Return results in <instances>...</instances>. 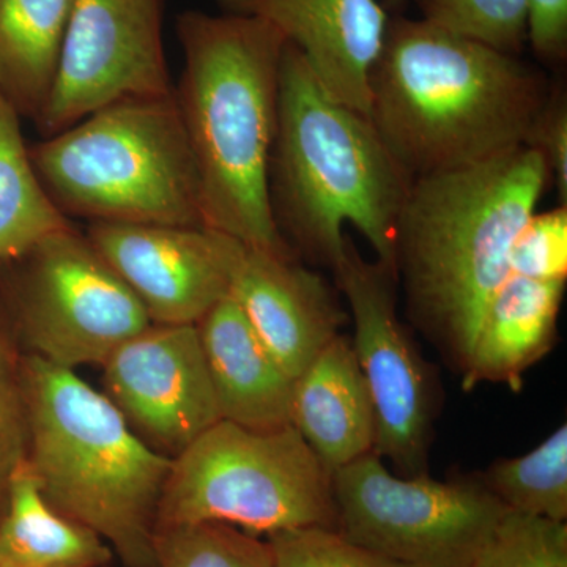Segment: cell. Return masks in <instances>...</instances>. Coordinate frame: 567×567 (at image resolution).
Instances as JSON below:
<instances>
[{"label":"cell","mask_w":567,"mask_h":567,"mask_svg":"<svg viewBox=\"0 0 567 567\" xmlns=\"http://www.w3.org/2000/svg\"><path fill=\"white\" fill-rule=\"evenodd\" d=\"M550 82L520 55L393 14L369 76L368 117L412 178L527 144Z\"/></svg>","instance_id":"obj_1"},{"label":"cell","mask_w":567,"mask_h":567,"mask_svg":"<svg viewBox=\"0 0 567 567\" xmlns=\"http://www.w3.org/2000/svg\"><path fill=\"white\" fill-rule=\"evenodd\" d=\"M550 183L543 155L522 145L410 185L394 233L395 279L410 319L461 375L509 276L514 238Z\"/></svg>","instance_id":"obj_2"},{"label":"cell","mask_w":567,"mask_h":567,"mask_svg":"<svg viewBox=\"0 0 567 567\" xmlns=\"http://www.w3.org/2000/svg\"><path fill=\"white\" fill-rule=\"evenodd\" d=\"M174 89L199 173L205 226L248 248L297 256L276 226L268 189L287 41L241 14L185 11Z\"/></svg>","instance_id":"obj_3"},{"label":"cell","mask_w":567,"mask_h":567,"mask_svg":"<svg viewBox=\"0 0 567 567\" xmlns=\"http://www.w3.org/2000/svg\"><path fill=\"white\" fill-rule=\"evenodd\" d=\"M413 178L363 112L324 91L287 43L268 189L286 244L333 271L350 224L394 271V233ZM395 275V274H394Z\"/></svg>","instance_id":"obj_4"},{"label":"cell","mask_w":567,"mask_h":567,"mask_svg":"<svg viewBox=\"0 0 567 567\" xmlns=\"http://www.w3.org/2000/svg\"><path fill=\"white\" fill-rule=\"evenodd\" d=\"M28 454L41 494L92 529L128 567H156L153 539L173 457L134 432L73 369L29 354L20 364Z\"/></svg>","instance_id":"obj_5"},{"label":"cell","mask_w":567,"mask_h":567,"mask_svg":"<svg viewBox=\"0 0 567 567\" xmlns=\"http://www.w3.org/2000/svg\"><path fill=\"white\" fill-rule=\"evenodd\" d=\"M66 216L207 227L199 173L175 93L112 103L31 151Z\"/></svg>","instance_id":"obj_6"},{"label":"cell","mask_w":567,"mask_h":567,"mask_svg":"<svg viewBox=\"0 0 567 567\" xmlns=\"http://www.w3.org/2000/svg\"><path fill=\"white\" fill-rule=\"evenodd\" d=\"M205 522L254 536L336 529L331 473L292 424L252 431L218 421L173 457L156 528Z\"/></svg>","instance_id":"obj_7"},{"label":"cell","mask_w":567,"mask_h":567,"mask_svg":"<svg viewBox=\"0 0 567 567\" xmlns=\"http://www.w3.org/2000/svg\"><path fill=\"white\" fill-rule=\"evenodd\" d=\"M336 529L412 567H470L507 507L480 477L394 475L374 451L331 475Z\"/></svg>","instance_id":"obj_8"},{"label":"cell","mask_w":567,"mask_h":567,"mask_svg":"<svg viewBox=\"0 0 567 567\" xmlns=\"http://www.w3.org/2000/svg\"><path fill=\"white\" fill-rule=\"evenodd\" d=\"M20 259L18 317L31 354L69 369L103 364L151 327L140 298L73 226L48 235Z\"/></svg>","instance_id":"obj_9"},{"label":"cell","mask_w":567,"mask_h":567,"mask_svg":"<svg viewBox=\"0 0 567 567\" xmlns=\"http://www.w3.org/2000/svg\"><path fill=\"white\" fill-rule=\"evenodd\" d=\"M352 315V344L374 404V453L399 476L429 475L434 440L436 385L434 369L421 357L398 316L393 270L364 259L347 237L333 270Z\"/></svg>","instance_id":"obj_10"},{"label":"cell","mask_w":567,"mask_h":567,"mask_svg":"<svg viewBox=\"0 0 567 567\" xmlns=\"http://www.w3.org/2000/svg\"><path fill=\"white\" fill-rule=\"evenodd\" d=\"M162 17L163 0H74L41 132L61 133L122 100L174 93Z\"/></svg>","instance_id":"obj_11"},{"label":"cell","mask_w":567,"mask_h":567,"mask_svg":"<svg viewBox=\"0 0 567 567\" xmlns=\"http://www.w3.org/2000/svg\"><path fill=\"white\" fill-rule=\"evenodd\" d=\"M87 238L158 324L199 323L230 297L246 251L212 227L92 223Z\"/></svg>","instance_id":"obj_12"},{"label":"cell","mask_w":567,"mask_h":567,"mask_svg":"<svg viewBox=\"0 0 567 567\" xmlns=\"http://www.w3.org/2000/svg\"><path fill=\"white\" fill-rule=\"evenodd\" d=\"M103 368L112 404L173 457L221 421L197 324L152 323Z\"/></svg>","instance_id":"obj_13"},{"label":"cell","mask_w":567,"mask_h":567,"mask_svg":"<svg viewBox=\"0 0 567 567\" xmlns=\"http://www.w3.org/2000/svg\"><path fill=\"white\" fill-rule=\"evenodd\" d=\"M224 13L259 18L303 55L338 102L368 115L369 76L391 14L380 0H218Z\"/></svg>","instance_id":"obj_14"},{"label":"cell","mask_w":567,"mask_h":567,"mask_svg":"<svg viewBox=\"0 0 567 567\" xmlns=\"http://www.w3.org/2000/svg\"><path fill=\"white\" fill-rule=\"evenodd\" d=\"M230 297L293 382L346 322L330 284L297 256L246 246Z\"/></svg>","instance_id":"obj_15"},{"label":"cell","mask_w":567,"mask_h":567,"mask_svg":"<svg viewBox=\"0 0 567 567\" xmlns=\"http://www.w3.org/2000/svg\"><path fill=\"white\" fill-rule=\"evenodd\" d=\"M221 420L276 431L292 424L293 380L227 297L197 323Z\"/></svg>","instance_id":"obj_16"},{"label":"cell","mask_w":567,"mask_h":567,"mask_svg":"<svg viewBox=\"0 0 567 567\" xmlns=\"http://www.w3.org/2000/svg\"><path fill=\"white\" fill-rule=\"evenodd\" d=\"M292 425L331 475L374 451L375 410L352 339L336 336L295 380Z\"/></svg>","instance_id":"obj_17"},{"label":"cell","mask_w":567,"mask_h":567,"mask_svg":"<svg viewBox=\"0 0 567 567\" xmlns=\"http://www.w3.org/2000/svg\"><path fill=\"white\" fill-rule=\"evenodd\" d=\"M566 281H539L509 275L488 301L468 365L464 391L502 383L520 391L524 375L557 341Z\"/></svg>","instance_id":"obj_18"},{"label":"cell","mask_w":567,"mask_h":567,"mask_svg":"<svg viewBox=\"0 0 567 567\" xmlns=\"http://www.w3.org/2000/svg\"><path fill=\"white\" fill-rule=\"evenodd\" d=\"M6 488L0 567H100L111 561V547L102 537L48 503L28 457L13 466Z\"/></svg>","instance_id":"obj_19"},{"label":"cell","mask_w":567,"mask_h":567,"mask_svg":"<svg viewBox=\"0 0 567 567\" xmlns=\"http://www.w3.org/2000/svg\"><path fill=\"white\" fill-rule=\"evenodd\" d=\"M74 0H0V93L39 122L54 91Z\"/></svg>","instance_id":"obj_20"},{"label":"cell","mask_w":567,"mask_h":567,"mask_svg":"<svg viewBox=\"0 0 567 567\" xmlns=\"http://www.w3.org/2000/svg\"><path fill=\"white\" fill-rule=\"evenodd\" d=\"M70 226L41 185L20 114L0 93V260L20 259L48 235Z\"/></svg>","instance_id":"obj_21"},{"label":"cell","mask_w":567,"mask_h":567,"mask_svg":"<svg viewBox=\"0 0 567 567\" xmlns=\"http://www.w3.org/2000/svg\"><path fill=\"white\" fill-rule=\"evenodd\" d=\"M481 483L509 511L567 520V425L520 457L499 458Z\"/></svg>","instance_id":"obj_22"},{"label":"cell","mask_w":567,"mask_h":567,"mask_svg":"<svg viewBox=\"0 0 567 567\" xmlns=\"http://www.w3.org/2000/svg\"><path fill=\"white\" fill-rule=\"evenodd\" d=\"M156 567H275L267 540L226 524L158 527Z\"/></svg>","instance_id":"obj_23"},{"label":"cell","mask_w":567,"mask_h":567,"mask_svg":"<svg viewBox=\"0 0 567 567\" xmlns=\"http://www.w3.org/2000/svg\"><path fill=\"white\" fill-rule=\"evenodd\" d=\"M423 20L520 55L527 44V0H415Z\"/></svg>","instance_id":"obj_24"},{"label":"cell","mask_w":567,"mask_h":567,"mask_svg":"<svg viewBox=\"0 0 567 567\" xmlns=\"http://www.w3.org/2000/svg\"><path fill=\"white\" fill-rule=\"evenodd\" d=\"M470 567H567V524L507 509Z\"/></svg>","instance_id":"obj_25"},{"label":"cell","mask_w":567,"mask_h":567,"mask_svg":"<svg viewBox=\"0 0 567 567\" xmlns=\"http://www.w3.org/2000/svg\"><path fill=\"white\" fill-rule=\"evenodd\" d=\"M275 567H412L358 546L338 529L297 528L267 536Z\"/></svg>","instance_id":"obj_26"},{"label":"cell","mask_w":567,"mask_h":567,"mask_svg":"<svg viewBox=\"0 0 567 567\" xmlns=\"http://www.w3.org/2000/svg\"><path fill=\"white\" fill-rule=\"evenodd\" d=\"M509 275L567 281V205L529 216L511 246Z\"/></svg>","instance_id":"obj_27"},{"label":"cell","mask_w":567,"mask_h":567,"mask_svg":"<svg viewBox=\"0 0 567 567\" xmlns=\"http://www.w3.org/2000/svg\"><path fill=\"white\" fill-rule=\"evenodd\" d=\"M25 440L28 427L21 371L11 364L9 353L0 339V486H7L11 470L25 457Z\"/></svg>","instance_id":"obj_28"},{"label":"cell","mask_w":567,"mask_h":567,"mask_svg":"<svg viewBox=\"0 0 567 567\" xmlns=\"http://www.w3.org/2000/svg\"><path fill=\"white\" fill-rule=\"evenodd\" d=\"M527 147L543 155L561 205H567V99L565 89L554 87L537 114Z\"/></svg>","instance_id":"obj_29"},{"label":"cell","mask_w":567,"mask_h":567,"mask_svg":"<svg viewBox=\"0 0 567 567\" xmlns=\"http://www.w3.org/2000/svg\"><path fill=\"white\" fill-rule=\"evenodd\" d=\"M527 43L551 69L567 59V0H527Z\"/></svg>","instance_id":"obj_30"},{"label":"cell","mask_w":567,"mask_h":567,"mask_svg":"<svg viewBox=\"0 0 567 567\" xmlns=\"http://www.w3.org/2000/svg\"><path fill=\"white\" fill-rule=\"evenodd\" d=\"M410 2H415V0H380L383 9H385L391 17H393V14H402V11L409 7Z\"/></svg>","instance_id":"obj_31"}]
</instances>
